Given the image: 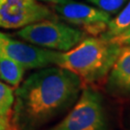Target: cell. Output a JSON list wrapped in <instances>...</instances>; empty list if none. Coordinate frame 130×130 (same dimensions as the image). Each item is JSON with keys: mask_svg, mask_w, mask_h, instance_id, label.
I'll return each mask as SVG.
<instances>
[{"mask_svg": "<svg viewBox=\"0 0 130 130\" xmlns=\"http://www.w3.org/2000/svg\"><path fill=\"white\" fill-rule=\"evenodd\" d=\"M17 36L39 47L65 52L81 42L85 33L56 19H43L20 28Z\"/></svg>", "mask_w": 130, "mask_h": 130, "instance_id": "cell-4", "label": "cell"}, {"mask_svg": "<svg viewBox=\"0 0 130 130\" xmlns=\"http://www.w3.org/2000/svg\"><path fill=\"white\" fill-rule=\"evenodd\" d=\"M106 91L116 98L130 96V45L123 46L108 74Z\"/></svg>", "mask_w": 130, "mask_h": 130, "instance_id": "cell-8", "label": "cell"}, {"mask_svg": "<svg viewBox=\"0 0 130 130\" xmlns=\"http://www.w3.org/2000/svg\"><path fill=\"white\" fill-rule=\"evenodd\" d=\"M10 129H11L10 118L0 116V130H10Z\"/></svg>", "mask_w": 130, "mask_h": 130, "instance_id": "cell-14", "label": "cell"}, {"mask_svg": "<svg viewBox=\"0 0 130 130\" xmlns=\"http://www.w3.org/2000/svg\"><path fill=\"white\" fill-rule=\"evenodd\" d=\"M82 85L61 67L38 69L14 91L13 124L18 130H40L76 102Z\"/></svg>", "mask_w": 130, "mask_h": 130, "instance_id": "cell-1", "label": "cell"}, {"mask_svg": "<svg viewBox=\"0 0 130 130\" xmlns=\"http://www.w3.org/2000/svg\"><path fill=\"white\" fill-rule=\"evenodd\" d=\"M0 52L18 62L25 70L42 69L55 65L59 53V51L14 40L2 32H0Z\"/></svg>", "mask_w": 130, "mask_h": 130, "instance_id": "cell-7", "label": "cell"}, {"mask_svg": "<svg viewBox=\"0 0 130 130\" xmlns=\"http://www.w3.org/2000/svg\"><path fill=\"white\" fill-rule=\"evenodd\" d=\"M25 70L20 64L0 52V79L2 81L17 88L23 79Z\"/></svg>", "mask_w": 130, "mask_h": 130, "instance_id": "cell-9", "label": "cell"}, {"mask_svg": "<svg viewBox=\"0 0 130 130\" xmlns=\"http://www.w3.org/2000/svg\"><path fill=\"white\" fill-rule=\"evenodd\" d=\"M113 41L118 42L119 44H121V46H126V45H130V27L126 30L125 32H123L121 35L118 36V37L112 39Z\"/></svg>", "mask_w": 130, "mask_h": 130, "instance_id": "cell-13", "label": "cell"}, {"mask_svg": "<svg viewBox=\"0 0 130 130\" xmlns=\"http://www.w3.org/2000/svg\"><path fill=\"white\" fill-rule=\"evenodd\" d=\"M122 47L113 40L92 36L68 51H59L55 66L70 70L82 83H96L109 74Z\"/></svg>", "mask_w": 130, "mask_h": 130, "instance_id": "cell-2", "label": "cell"}, {"mask_svg": "<svg viewBox=\"0 0 130 130\" xmlns=\"http://www.w3.org/2000/svg\"><path fill=\"white\" fill-rule=\"evenodd\" d=\"M130 27V0L127 1L123 8L119 11L115 18L110 19L108 22L106 31L100 35V37L112 40L114 38L121 35Z\"/></svg>", "mask_w": 130, "mask_h": 130, "instance_id": "cell-10", "label": "cell"}, {"mask_svg": "<svg viewBox=\"0 0 130 130\" xmlns=\"http://www.w3.org/2000/svg\"><path fill=\"white\" fill-rule=\"evenodd\" d=\"M128 0H88L89 3L110 14L119 13V11L127 3Z\"/></svg>", "mask_w": 130, "mask_h": 130, "instance_id": "cell-12", "label": "cell"}, {"mask_svg": "<svg viewBox=\"0 0 130 130\" xmlns=\"http://www.w3.org/2000/svg\"><path fill=\"white\" fill-rule=\"evenodd\" d=\"M54 11L65 21L79 27L84 33L98 37L106 31L111 14L90 5L67 1L54 5Z\"/></svg>", "mask_w": 130, "mask_h": 130, "instance_id": "cell-6", "label": "cell"}, {"mask_svg": "<svg viewBox=\"0 0 130 130\" xmlns=\"http://www.w3.org/2000/svg\"><path fill=\"white\" fill-rule=\"evenodd\" d=\"M14 102V89L7 83L0 81V116L10 118L13 112Z\"/></svg>", "mask_w": 130, "mask_h": 130, "instance_id": "cell-11", "label": "cell"}, {"mask_svg": "<svg viewBox=\"0 0 130 130\" xmlns=\"http://www.w3.org/2000/svg\"><path fill=\"white\" fill-rule=\"evenodd\" d=\"M104 99L92 88L81 91L70 113L56 125L46 130H109Z\"/></svg>", "mask_w": 130, "mask_h": 130, "instance_id": "cell-3", "label": "cell"}, {"mask_svg": "<svg viewBox=\"0 0 130 130\" xmlns=\"http://www.w3.org/2000/svg\"><path fill=\"white\" fill-rule=\"evenodd\" d=\"M54 12L37 0H0V28L19 29L43 19H56Z\"/></svg>", "mask_w": 130, "mask_h": 130, "instance_id": "cell-5", "label": "cell"}, {"mask_svg": "<svg viewBox=\"0 0 130 130\" xmlns=\"http://www.w3.org/2000/svg\"><path fill=\"white\" fill-rule=\"evenodd\" d=\"M42 1H46V2H50V3H54V4H61V3H65L69 0H42Z\"/></svg>", "mask_w": 130, "mask_h": 130, "instance_id": "cell-15", "label": "cell"}]
</instances>
